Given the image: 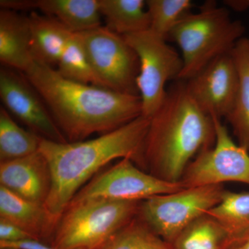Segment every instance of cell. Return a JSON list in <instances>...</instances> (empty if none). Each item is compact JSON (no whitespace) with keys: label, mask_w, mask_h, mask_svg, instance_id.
Instances as JSON below:
<instances>
[{"label":"cell","mask_w":249,"mask_h":249,"mask_svg":"<svg viewBox=\"0 0 249 249\" xmlns=\"http://www.w3.org/2000/svg\"><path fill=\"white\" fill-rule=\"evenodd\" d=\"M222 228L225 249H231L249 237V193L226 190L222 199L208 213Z\"/></svg>","instance_id":"obj_17"},{"label":"cell","mask_w":249,"mask_h":249,"mask_svg":"<svg viewBox=\"0 0 249 249\" xmlns=\"http://www.w3.org/2000/svg\"><path fill=\"white\" fill-rule=\"evenodd\" d=\"M186 82L190 94L201 109L212 117H227L239 86L238 72L232 53L214 59Z\"/></svg>","instance_id":"obj_12"},{"label":"cell","mask_w":249,"mask_h":249,"mask_svg":"<svg viewBox=\"0 0 249 249\" xmlns=\"http://www.w3.org/2000/svg\"><path fill=\"white\" fill-rule=\"evenodd\" d=\"M68 142L106 134L142 115L139 95L67 79L53 67L34 61L25 73Z\"/></svg>","instance_id":"obj_1"},{"label":"cell","mask_w":249,"mask_h":249,"mask_svg":"<svg viewBox=\"0 0 249 249\" xmlns=\"http://www.w3.org/2000/svg\"><path fill=\"white\" fill-rule=\"evenodd\" d=\"M184 188L181 181L174 183L165 181L142 170L130 159L124 158L91 178L76 193L70 203L91 198L142 201Z\"/></svg>","instance_id":"obj_10"},{"label":"cell","mask_w":249,"mask_h":249,"mask_svg":"<svg viewBox=\"0 0 249 249\" xmlns=\"http://www.w3.org/2000/svg\"><path fill=\"white\" fill-rule=\"evenodd\" d=\"M0 186L27 200L44 204L52 187L48 163L40 150L0 163Z\"/></svg>","instance_id":"obj_13"},{"label":"cell","mask_w":249,"mask_h":249,"mask_svg":"<svg viewBox=\"0 0 249 249\" xmlns=\"http://www.w3.org/2000/svg\"><path fill=\"white\" fill-rule=\"evenodd\" d=\"M150 119L144 145L145 170L165 181L180 182L198 154L213 146V119L192 98L186 82L177 80Z\"/></svg>","instance_id":"obj_3"},{"label":"cell","mask_w":249,"mask_h":249,"mask_svg":"<svg viewBox=\"0 0 249 249\" xmlns=\"http://www.w3.org/2000/svg\"><path fill=\"white\" fill-rule=\"evenodd\" d=\"M124 37L138 55L137 85L142 116L150 119L164 101L166 83L178 80L182 71V58L167 43L166 39L150 29Z\"/></svg>","instance_id":"obj_7"},{"label":"cell","mask_w":249,"mask_h":249,"mask_svg":"<svg viewBox=\"0 0 249 249\" xmlns=\"http://www.w3.org/2000/svg\"><path fill=\"white\" fill-rule=\"evenodd\" d=\"M145 4L150 16V30L165 39L193 7L190 0H147Z\"/></svg>","instance_id":"obj_25"},{"label":"cell","mask_w":249,"mask_h":249,"mask_svg":"<svg viewBox=\"0 0 249 249\" xmlns=\"http://www.w3.org/2000/svg\"><path fill=\"white\" fill-rule=\"evenodd\" d=\"M0 249H63L52 247L42 241L25 240L18 242H2L0 241Z\"/></svg>","instance_id":"obj_27"},{"label":"cell","mask_w":249,"mask_h":249,"mask_svg":"<svg viewBox=\"0 0 249 249\" xmlns=\"http://www.w3.org/2000/svg\"><path fill=\"white\" fill-rule=\"evenodd\" d=\"M213 119L215 128L214 145L192 160L181 183L185 188L227 182L249 185V152L234 142L220 119L214 116Z\"/></svg>","instance_id":"obj_9"},{"label":"cell","mask_w":249,"mask_h":249,"mask_svg":"<svg viewBox=\"0 0 249 249\" xmlns=\"http://www.w3.org/2000/svg\"><path fill=\"white\" fill-rule=\"evenodd\" d=\"M150 122V119L142 115L90 140L58 142L42 139L39 150L52 175L50 193L45 203L50 214L59 222L76 193L116 159H130L146 171L143 151Z\"/></svg>","instance_id":"obj_2"},{"label":"cell","mask_w":249,"mask_h":249,"mask_svg":"<svg viewBox=\"0 0 249 249\" xmlns=\"http://www.w3.org/2000/svg\"><path fill=\"white\" fill-rule=\"evenodd\" d=\"M141 202L91 198L70 203L50 245L58 249H97L137 217Z\"/></svg>","instance_id":"obj_5"},{"label":"cell","mask_w":249,"mask_h":249,"mask_svg":"<svg viewBox=\"0 0 249 249\" xmlns=\"http://www.w3.org/2000/svg\"><path fill=\"white\" fill-rule=\"evenodd\" d=\"M231 249H249V237L240 245Z\"/></svg>","instance_id":"obj_30"},{"label":"cell","mask_w":249,"mask_h":249,"mask_svg":"<svg viewBox=\"0 0 249 249\" xmlns=\"http://www.w3.org/2000/svg\"><path fill=\"white\" fill-rule=\"evenodd\" d=\"M1 9L19 11H32L37 9V0H1Z\"/></svg>","instance_id":"obj_28"},{"label":"cell","mask_w":249,"mask_h":249,"mask_svg":"<svg viewBox=\"0 0 249 249\" xmlns=\"http://www.w3.org/2000/svg\"><path fill=\"white\" fill-rule=\"evenodd\" d=\"M78 34L103 88L139 96L138 55L124 36L102 26Z\"/></svg>","instance_id":"obj_8"},{"label":"cell","mask_w":249,"mask_h":249,"mask_svg":"<svg viewBox=\"0 0 249 249\" xmlns=\"http://www.w3.org/2000/svg\"><path fill=\"white\" fill-rule=\"evenodd\" d=\"M42 137L26 130L0 107V163L27 157L38 151Z\"/></svg>","instance_id":"obj_21"},{"label":"cell","mask_w":249,"mask_h":249,"mask_svg":"<svg viewBox=\"0 0 249 249\" xmlns=\"http://www.w3.org/2000/svg\"><path fill=\"white\" fill-rule=\"evenodd\" d=\"M31 52L34 61L53 67L58 65L73 33L54 18L31 11Z\"/></svg>","instance_id":"obj_16"},{"label":"cell","mask_w":249,"mask_h":249,"mask_svg":"<svg viewBox=\"0 0 249 249\" xmlns=\"http://www.w3.org/2000/svg\"><path fill=\"white\" fill-rule=\"evenodd\" d=\"M231 53L238 72L239 86L227 119L239 145L249 152V37L240 39Z\"/></svg>","instance_id":"obj_18"},{"label":"cell","mask_w":249,"mask_h":249,"mask_svg":"<svg viewBox=\"0 0 249 249\" xmlns=\"http://www.w3.org/2000/svg\"><path fill=\"white\" fill-rule=\"evenodd\" d=\"M0 61L3 66L25 73L34 64L29 16L0 9Z\"/></svg>","instance_id":"obj_14"},{"label":"cell","mask_w":249,"mask_h":249,"mask_svg":"<svg viewBox=\"0 0 249 249\" xmlns=\"http://www.w3.org/2000/svg\"><path fill=\"white\" fill-rule=\"evenodd\" d=\"M106 27L122 36L148 30L150 19L143 0H99Z\"/></svg>","instance_id":"obj_20"},{"label":"cell","mask_w":249,"mask_h":249,"mask_svg":"<svg viewBox=\"0 0 249 249\" xmlns=\"http://www.w3.org/2000/svg\"><path fill=\"white\" fill-rule=\"evenodd\" d=\"M171 245L173 249H225L226 235L219 223L206 214L187 227Z\"/></svg>","instance_id":"obj_22"},{"label":"cell","mask_w":249,"mask_h":249,"mask_svg":"<svg viewBox=\"0 0 249 249\" xmlns=\"http://www.w3.org/2000/svg\"><path fill=\"white\" fill-rule=\"evenodd\" d=\"M57 67L58 73L67 79L103 88L93 71L78 33L72 34Z\"/></svg>","instance_id":"obj_23"},{"label":"cell","mask_w":249,"mask_h":249,"mask_svg":"<svg viewBox=\"0 0 249 249\" xmlns=\"http://www.w3.org/2000/svg\"><path fill=\"white\" fill-rule=\"evenodd\" d=\"M224 185L188 187L142 201L138 217L168 243L222 199Z\"/></svg>","instance_id":"obj_6"},{"label":"cell","mask_w":249,"mask_h":249,"mask_svg":"<svg viewBox=\"0 0 249 249\" xmlns=\"http://www.w3.org/2000/svg\"><path fill=\"white\" fill-rule=\"evenodd\" d=\"M224 5L235 11H244L249 9V0H226Z\"/></svg>","instance_id":"obj_29"},{"label":"cell","mask_w":249,"mask_h":249,"mask_svg":"<svg viewBox=\"0 0 249 249\" xmlns=\"http://www.w3.org/2000/svg\"><path fill=\"white\" fill-rule=\"evenodd\" d=\"M37 9L72 33L101 27L99 0H37Z\"/></svg>","instance_id":"obj_19"},{"label":"cell","mask_w":249,"mask_h":249,"mask_svg":"<svg viewBox=\"0 0 249 249\" xmlns=\"http://www.w3.org/2000/svg\"><path fill=\"white\" fill-rule=\"evenodd\" d=\"M97 249H173V247L137 215Z\"/></svg>","instance_id":"obj_24"},{"label":"cell","mask_w":249,"mask_h":249,"mask_svg":"<svg viewBox=\"0 0 249 249\" xmlns=\"http://www.w3.org/2000/svg\"><path fill=\"white\" fill-rule=\"evenodd\" d=\"M0 98L3 107L42 138L66 142L45 101L22 72L9 67L0 70Z\"/></svg>","instance_id":"obj_11"},{"label":"cell","mask_w":249,"mask_h":249,"mask_svg":"<svg viewBox=\"0 0 249 249\" xmlns=\"http://www.w3.org/2000/svg\"><path fill=\"white\" fill-rule=\"evenodd\" d=\"M0 218L31 234L36 240L50 245L58 221L46 209L0 186Z\"/></svg>","instance_id":"obj_15"},{"label":"cell","mask_w":249,"mask_h":249,"mask_svg":"<svg viewBox=\"0 0 249 249\" xmlns=\"http://www.w3.org/2000/svg\"><path fill=\"white\" fill-rule=\"evenodd\" d=\"M31 239L36 240L31 234L20 227L3 218H0V241L18 242Z\"/></svg>","instance_id":"obj_26"},{"label":"cell","mask_w":249,"mask_h":249,"mask_svg":"<svg viewBox=\"0 0 249 249\" xmlns=\"http://www.w3.org/2000/svg\"><path fill=\"white\" fill-rule=\"evenodd\" d=\"M245 32L243 24L213 1L205 3L199 12L187 14L168 36L181 51L183 69L178 80L191 79L214 59L231 53Z\"/></svg>","instance_id":"obj_4"}]
</instances>
